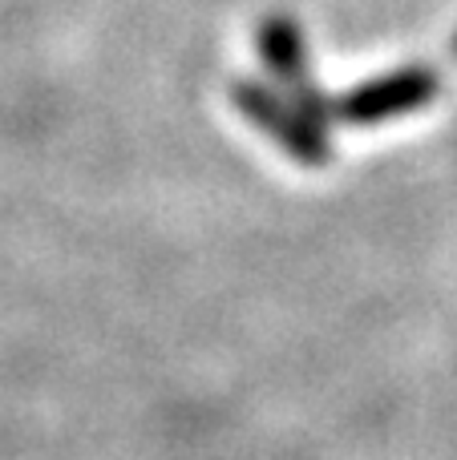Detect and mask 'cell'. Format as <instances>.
Masks as SVG:
<instances>
[{"label":"cell","mask_w":457,"mask_h":460,"mask_svg":"<svg viewBox=\"0 0 457 460\" xmlns=\"http://www.w3.org/2000/svg\"><path fill=\"white\" fill-rule=\"evenodd\" d=\"M453 53H457V37H453Z\"/></svg>","instance_id":"277c9868"},{"label":"cell","mask_w":457,"mask_h":460,"mask_svg":"<svg viewBox=\"0 0 457 460\" xmlns=\"http://www.w3.org/2000/svg\"><path fill=\"white\" fill-rule=\"evenodd\" d=\"M437 97V73L426 65H405V69L381 73L372 81L353 85L345 97H336V121L345 126H377L397 113H413Z\"/></svg>","instance_id":"7a4b0ae2"},{"label":"cell","mask_w":457,"mask_h":460,"mask_svg":"<svg viewBox=\"0 0 457 460\" xmlns=\"http://www.w3.org/2000/svg\"><path fill=\"white\" fill-rule=\"evenodd\" d=\"M255 49H259V61H264L267 73H272V81L280 85V93L300 89V85H308V81H312L304 29H300L288 13H272V16H264V21H259Z\"/></svg>","instance_id":"3957f363"},{"label":"cell","mask_w":457,"mask_h":460,"mask_svg":"<svg viewBox=\"0 0 457 460\" xmlns=\"http://www.w3.org/2000/svg\"><path fill=\"white\" fill-rule=\"evenodd\" d=\"M231 102L243 118H251L267 137H275L300 166H312V170L328 166V158H332L328 134H324L320 126H312V121L283 93H275L272 85H264V81H231Z\"/></svg>","instance_id":"6da1fadb"}]
</instances>
